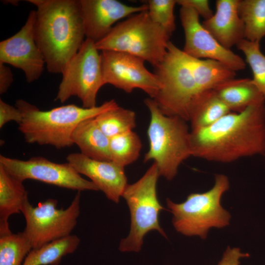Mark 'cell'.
I'll list each match as a JSON object with an SVG mask.
<instances>
[{"label": "cell", "mask_w": 265, "mask_h": 265, "mask_svg": "<svg viewBox=\"0 0 265 265\" xmlns=\"http://www.w3.org/2000/svg\"><path fill=\"white\" fill-rule=\"evenodd\" d=\"M28 200L27 191L23 182L0 164V236L12 233L8 219L12 214L21 212Z\"/></svg>", "instance_id": "18"}, {"label": "cell", "mask_w": 265, "mask_h": 265, "mask_svg": "<svg viewBox=\"0 0 265 265\" xmlns=\"http://www.w3.org/2000/svg\"><path fill=\"white\" fill-rule=\"evenodd\" d=\"M177 3L181 6H187L194 9L205 20L210 18L213 15L209 1L207 0H176Z\"/></svg>", "instance_id": "30"}, {"label": "cell", "mask_w": 265, "mask_h": 265, "mask_svg": "<svg viewBox=\"0 0 265 265\" xmlns=\"http://www.w3.org/2000/svg\"><path fill=\"white\" fill-rule=\"evenodd\" d=\"M249 256L248 253L241 252L239 248L228 246L217 265H239L240 258Z\"/></svg>", "instance_id": "31"}, {"label": "cell", "mask_w": 265, "mask_h": 265, "mask_svg": "<svg viewBox=\"0 0 265 265\" xmlns=\"http://www.w3.org/2000/svg\"><path fill=\"white\" fill-rule=\"evenodd\" d=\"M144 102L150 113L147 130L149 149L144 162L154 160L159 175L172 180L181 163L192 156L190 131L187 121L164 114L153 99L148 98Z\"/></svg>", "instance_id": "5"}, {"label": "cell", "mask_w": 265, "mask_h": 265, "mask_svg": "<svg viewBox=\"0 0 265 265\" xmlns=\"http://www.w3.org/2000/svg\"><path fill=\"white\" fill-rule=\"evenodd\" d=\"M154 68L160 82L153 99L157 106L166 115L188 121L196 100L204 92L213 89L204 60L188 55L169 41L163 59Z\"/></svg>", "instance_id": "3"}, {"label": "cell", "mask_w": 265, "mask_h": 265, "mask_svg": "<svg viewBox=\"0 0 265 265\" xmlns=\"http://www.w3.org/2000/svg\"><path fill=\"white\" fill-rule=\"evenodd\" d=\"M238 12L244 26V39L260 42L265 37V0H239Z\"/></svg>", "instance_id": "23"}, {"label": "cell", "mask_w": 265, "mask_h": 265, "mask_svg": "<svg viewBox=\"0 0 265 265\" xmlns=\"http://www.w3.org/2000/svg\"><path fill=\"white\" fill-rule=\"evenodd\" d=\"M192 156L228 163L265 156V101L231 112L212 125L190 131Z\"/></svg>", "instance_id": "1"}, {"label": "cell", "mask_w": 265, "mask_h": 265, "mask_svg": "<svg viewBox=\"0 0 265 265\" xmlns=\"http://www.w3.org/2000/svg\"><path fill=\"white\" fill-rule=\"evenodd\" d=\"M22 119V114L20 110L0 100V128L1 129L7 123L15 121L19 124Z\"/></svg>", "instance_id": "29"}, {"label": "cell", "mask_w": 265, "mask_h": 265, "mask_svg": "<svg viewBox=\"0 0 265 265\" xmlns=\"http://www.w3.org/2000/svg\"><path fill=\"white\" fill-rule=\"evenodd\" d=\"M35 19L36 10L30 11L21 29L0 42V63L22 70L29 83L40 78L45 65L35 39Z\"/></svg>", "instance_id": "14"}, {"label": "cell", "mask_w": 265, "mask_h": 265, "mask_svg": "<svg viewBox=\"0 0 265 265\" xmlns=\"http://www.w3.org/2000/svg\"><path fill=\"white\" fill-rule=\"evenodd\" d=\"M238 2L239 0H217L215 14L201 23L227 50L244 39V26L238 12Z\"/></svg>", "instance_id": "17"}, {"label": "cell", "mask_w": 265, "mask_h": 265, "mask_svg": "<svg viewBox=\"0 0 265 265\" xmlns=\"http://www.w3.org/2000/svg\"><path fill=\"white\" fill-rule=\"evenodd\" d=\"M95 119L109 138L132 131L136 126L135 112L119 106L101 113Z\"/></svg>", "instance_id": "24"}, {"label": "cell", "mask_w": 265, "mask_h": 265, "mask_svg": "<svg viewBox=\"0 0 265 265\" xmlns=\"http://www.w3.org/2000/svg\"><path fill=\"white\" fill-rule=\"evenodd\" d=\"M32 249L24 232L0 236V265H22Z\"/></svg>", "instance_id": "26"}, {"label": "cell", "mask_w": 265, "mask_h": 265, "mask_svg": "<svg viewBox=\"0 0 265 265\" xmlns=\"http://www.w3.org/2000/svg\"><path fill=\"white\" fill-rule=\"evenodd\" d=\"M95 118L84 120L77 125L72 135V142L81 154L89 158L111 161L109 138L101 131Z\"/></svg>", "instance_id": "19"}, {"label": "cell", "mask_w": 265, "mask_h": 265, "mask_svg": "<svg viewBox=\"0 0 265 265\" xmlns=\"http://www.w3.org/2000/svg\"><path fill=\"white\" fill-rule=\"evenodd\" d=\"M85 38L95 43L105 37L120 20L147 11V4H125L116 0H79Z\"/></svg>", "instance_id": "15"}, {"label": "cell", "mask_w": 265, "mask_h": 265, "mask_svg": "<svg viewBox=\"0 0 265 265\" xmlns=\"http://www.w3.org/2000/svg\"><path fill=\"white\" fill-rule=\"evenodd\" d=\"M160 176L157 165L154 162L143 176L132 184H128L122 194L131 213V229L122 239L119 250L122 252H139L145 235L157 230L167 238L159 224V216L164 208L159 201L157 184Z\"/></svg>", "instance_id": "8"}, {"label": "cell", "mask_w": 265, "mask_h": 265, "mask_svg": "<svg viewBox=\"0 0 265 265\" xmlns=\"http://www.w3.org/2000/svg\"><path fill=\"white\" fill-rule=\"evenodd\" d=\"M13 81V76L10 68L0 63V94L5 93Z\"/></svg>", "instance_id": "32"}, {"label": "cell", "mask_w": 265, "mask_h": 265, "mask_svg": "<svg viewBox=\"0 0 265 265\" xmlns=\"http://www.w3.org/2000/svg\"><path fill=\"white\" fill-rule=\"evenodd\" d=\"M213 90L231 112H240L254 104L265 101L249 79H231Z\"/></svg>", "instance_id": "20"}, {"label": "cell", "mask_w": 265, "mask_h": 265, "mask_svg": "<svg viewBox=\"0 0 265 265\" xmlns=\"http://www.w3.org/2000/svg\"><path fill=\"white\" fill-rule=\"evenodd\" d=\"M171 36L150 18L148 10L135 13L113 26L95 43L99 51L124 52L141 58L154 67L163 59Z\"/></svg>", "instance_id": "7"}, {"label": "cell", "mask_w": 265, "mask_h": 265, "mask_svg": "<svg viewBox=\"0 0 265 265\" xmlns=\"http://www.w3.org/2000/svg\"><path fill=\"white\" fill-rule=\"evenodd\" d=\"M213 89L204 92L193 104L189 114L191 131L208 127L231 112Z\"/></svg>", "instance_id": "21"}, {"label": "cell", "mask_w": 265, "mask_h": 265, "mask_svg": "<svg viewBox=\"0 0 265 265\" xmlns=\"http://www.w3.org/2000/svg\"><path fill=\"white\" fill-rule=\"evenodd\" d=\"M141 148V141L133 131L109 138L110 160L124 167L138 159Z\"/></svg>", "instance_id": "25"}, {"label": "cell", "mask_w": 265, "mask_h": 265, "mask_svg": "<svg viewBox=\"0 0 265 265\" xmlns=\"http://www.w3.org/2000/svg\"><path fill=\"white\" fill-rule=\"evenodd\" d=\"M118 106L115 100H110L92 108L70 104L43 111L22 99L17 100L15 104L22 114L18 129L25 141L29 144L51 145L57 149L74 145L72 135L80 122L95 118Z\"/></svg>", "instance_id": "4"}, {"label": "cell", "mask_w": 265, "mask_h": 265, "mask_svg": "<svg viewBox=\"0 0 265 265\" xmlns=\"http://www.w3.org/2000/svg\"><path fill=\"white\" fill-rule=\"evenodd\" d=\"M62 75L56 100L63 103L71 97L76 96L83 107L97 106V94L105 84L101 53L94 41L85 39Z\"/></svg>", "instance_id": "10"}, {"label": "cell", "mask_w": 265, "mask_h": 265, "mask_svg": "<svg viewBox=\"0 0 265 265\" xmlns=\"http://www.w3.org/2000/svg\"><path fill=\"white\" fill-rule=\"evenodd\" d=\"M35 5L34 35L50 73L62 74L85 37L79 0H28Z\"/></svg>", "instance_id": "2"}, {"label": "cell", "mask_w": 265, "mask_h": 265, "mask_svg": "<svg viewBox=\"0 0 265 265\" xmlns=\"http://www.w3.org/2000/svg\"><path fill=\"white\" fill-rule=\"evenodd\" d=\"M80 191H78L70 205L58 209L56 199L50 198L34 207L27 201L21 212L26 227L23 231L32 249L71 235L80 213Z\"/></svg>", "instance_id": "9"}, {"label": "cell", "mask_w": 265, "mask_h": 265, "mask_svg": "<svg viewBox=\"0 0 265 265\" xmlns=\"http://www.w3.org/2000/svg\"><path fill=\"white\" fill-rule=\"evenodd\" d=\"M199 17L192 8L181 6L180 18L185 35L183 51L197 59L217 61L235 72L244 70L246 63L243 59L222 47L203 27Z\"/></svg>", "instance_id": "13"}, {"label": "cell", "mask_w": 265, "mask_h": 265, "mask_svg": "<svg viewBox=\"0 0 265 265\" xmlns=\"http://www.w3.org/2000/svg\"><path fill=\"white\" fill-rule=\"evenodd\" d=\"M105 85L110 84L126 93L140 89L154 99L160 88L158 76L148 71L144 60L128 53L102 51L101 53Z\"/></svg>", "instance_id": "12"}, {"label": "cell", "mask_w": 265, "mask_h": 265, "mask_svg": "<svg viewBox=\"0 0 265 265\" xmlns=\"http://www.w3.org/2000/svg\"><path fill=\"white\" fill-rule=\"evenodd\" d=\"M237 46L244 54L252 71V82L265 99V55L261 51L260 42L244 39Z\"/></svg>", "instance_id": "27"}, {"label": "cell", "mask_w": 265, "mask_h": 265, "mask_svg": "<svg viewBox=\"0 0 265 265\" xmlns=\"http://www.w3.org/2000/svg\"><path fill=\"white\" fill-rule=\"evenodd\" d=\"M229 187L227 176L216 174L213 186L206 192L191 193L181 203L167 198L166 204L173 214L172 222L175 230L186 236H198L205 239L210 229L227 226L231 215L221 206V199Z\"/></svg>", "instance_id": "6"}, {"label": "cell", "mask_w": 265, "mask_h": 265, "mask_svg": "<svg viewBox=\"0 0 265 265\" xmlns=\"http://www.w3.org/2000/svg\"><path fill=\"white\" fill-rule=\"evenodd\" d=\"M80 241L77 236L71 235L32 249L22 265H58L64 256L77 250Z\"/></svg>", "instance_id": "22"}, {"label": "cell", "mask_w": 265, "mask_h": 265, "mask_svg": "<svg viewBox=\"0 0 265 265\" xmlns=\"http://www.w3.org/2000/svg\"><path fill=\"white\" fill-rule=\"evenodd\" d=\"M0 164L22 182L34 180L78 191L99 190L91 181L84 179L67 162L56 163L42 157L21 160L0 155Z\"/></svg>", "instance_id": "11"}, {"label": "cell", "mask_w": 265, "mask_h": 265, "mask_svg": "<svg viewBox=\"0 0 265 265\" xmlns=\"http://www.w3.org/2000/svg\"><path fill=\"white\" fill-rule=\"evenodd\" d=\"M176 3V0H149L147 2L150 18L170 36L176 29L174 9Z\"/></svg>", "instance_id": "28"}, {"label": "cell", "mask_w": 265, "mask_h": 265, "mask_svg": "<svg viewBox=\"0 0 265 265\" xmlns=\"http://www.w3.org/2000/svg\"><path fill=\"white\" fill-rule=\"evenodd\" d=\"M66 159L79 174L88 177L108 199L119 202L128 185L124 167L112 161L92 159L80 153L70 154Z\"/></svg>", "instance_id": "16"}]
</instances>
